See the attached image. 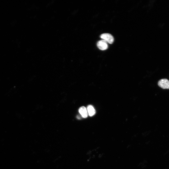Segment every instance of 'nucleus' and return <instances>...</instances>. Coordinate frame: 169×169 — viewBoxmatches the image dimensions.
Masks as SVG:
<instances>
[{"instance_id": "f257e3e1", "label": "nucleus", "mask_w": 169, "mask_h": 169, "mask_svg": "<svg viewBox=\"0 0 169 169\" xmlns=\"http://www.w3.org/2000/svg\"><path fill=\"white\" fill-rule=\"evenodd\" d=\"M101 38L102 40L106 41L107 43L112 44L114 42V39L113 36L108 33L103 34L101 35Z\"/></svg>"}, {"instance_id": "f03ea898", "label": "nucleus", "mask_w": 169, "mask_h": 169, "mask_svg": "<svg viewBox=\"0 0 169 169\" xmlns=\"http://www.w3.org/2000/svg\"><path fill=\"white\" fill-rule=\"evenodd\" d=\"M158 84L163 89H169V81L167 79L160 80L158 82Z\"/></svg>"}, {"instance_id": "7ed1b4c3", "label": "nucleus", "mask_w": 169, "mask_h": 169, "mask_svg": "<svg viewBox=\"0 0 169 169\" xmlns=\"http://www.w3.org/2000/svg\"><path fill=\"white\" fill-rule=\"evenodd\" d=\"M97 46L100 50H105L108 48L107 43L104 40H102L99 41L97 43Z\"/></svg>"}, {"instance_id": "39448f33", "label": "nucleus", "mask_w": 169, "mask_h": 169, "mask_svg": "<svg viewBox=\"0 0 169 169\" xmlns=\"http://www.w3.org/2000/svg\"><path fill=\"white\" fill-rule=\"evenodd\" d=\"M88 115L90 117H92L95 115L96 113V110L94 107L91 105H89L87 108Z\"/></svg>"}, {"instance_id": "20e7f679", "label": "nucleus", "mask_w": 169, "mask_h": 169, "mask_svg": "<svg viewBox=\"0 0 169 169\" xmlns=\"http://www.w3.org/2000/svg\"><path fill=\"white\" fill-rule=\"evenodd\" d=\"M79 112L82 117L83 118H86L88 117V111H87V108L85 107H81L79 109Z\"/></svg>"}]
</instances>
